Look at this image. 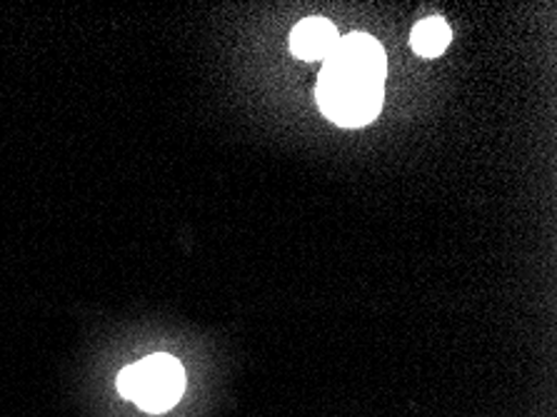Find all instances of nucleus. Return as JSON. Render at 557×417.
I'll return each instance as SVG.
<instances>
[{"mask_svg":"<svg viewBox=\"0 0 557 417\" xmlns=\"http://www.w3.org/2000/svg\"><path fill=\"white\" fill-rule=\"evenodd\" d=\"M117 390L146 413H165L183 397L185 370L171 355H150L123 368L117 376Z\"/></svg>","mask_w":557,"mask_h":417,"instance_id":"nucleus-2","label":"nucleus"},{"mask_svg":"<svg viewBox=\"0 0 557 417\" xmlns=\"http://www.w3.org/2000/svg\"><path fill=\"white\" fill-rule=\"evenodd\" d=\"M385 50L368 33L341 38L323 61L318 78V106L343 127H362L383 108Z\"/></svg>","mask_w":557,"mask_h":417,"instance_id":"nucleus-1","label":"nucleus"},{"mask_svg":"<svg viewBox=\"0 0 557 417\" xmlns=\"http://www.w3.org/2000/svg\"><path fill=\"white\" fill-rule=\"evenodd\" d=\"M450 25H447L441 15H433V19L420 21L410 33V46L418 56L423 58H437L445 53V48L450 46Z\"/></svg>","mask_w":557,"mask_h":417,"instance_id":"nucleus-4","label":"nucleus"},{"mask_svg":"<svg viewBox=\"0 0 557 417\" xmlns=\"http://www.w3.org/2000/svg\"><path fill=\"white\" fill-rule=\"evenodd\" d=\"M341 33L325 19H306L290 33V50L300 61H325L333 53Z\"/></svg>","mask_w":557,"mask_h":417,"instance_id":"nucleus-3","label":"nucleus"}]
</instances>
